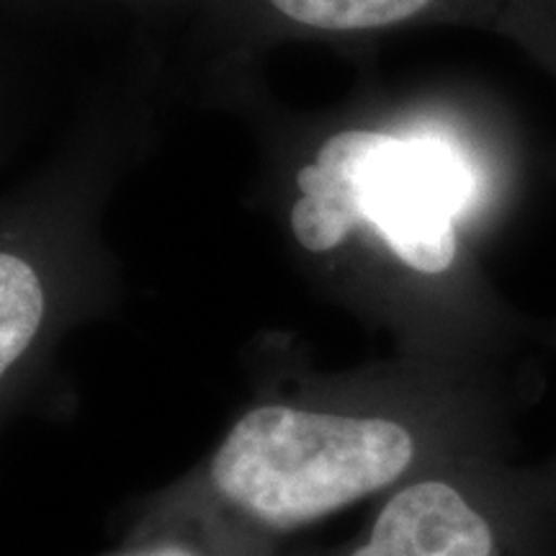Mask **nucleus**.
Instances as JSON below:
<instances>
[{"mask_svg":"<svg viewBox=\"0 0 556 556\" xmlns=\"http://www.w3.org/2000/svg\"><path fill=\"white\" fill-rule=\"evenodd\" d=\"M486 518L448 482L409 484L381 507L368 541L351 556H492Z\"/></svg>","mask_w":556,"mask_h":556,"instance_id":"obj_4","label":"nucleus"},{"mask_svg":"<svg viewBox=\"0 0 556 556\" xmlns=\"http://www.w3.org/2000/svg\"><path fill=\"white\" fill-rule=\"evenodd\" d=\"M135 556H197L189 548L184 546H157L152 548V552H144V554H135Z\"/></svg>","mask_w":556,"mask_h":556,"instance_id":"obj_7","label":"nucleus"},{"mask_svg":"<svg viewBox=\"0 0 556 556\" xmlns=\"http://www.w3.org/2000/svg\"><path fill=\"white\" fill-rule=\"evenodd\" d=\"M413 458V435L394 420L266 405L229 430L212 479L248 516L291 528L392 484Z\"/></svg>","mask_w":556,"mask_h":556,"instance_id":"obj_2","label":"nucleus"},{"mask_svg":"<svg viewBox=\"0 0 556 556\" xmlns=\"http://www.w3.org/2000/svg\"><path fill=\"white\" fill-rule=\"evenodd\" d=\"M266 165L287 184L304 253L371 238L400 268L443 278L462 263L464 232L513 189L526 150L497 106L433 93L270 122Z\"/></svg>","mask_w":556,"mask_h":556,"instance_id":"obj_1","label":"nucleus"},{"mask_svg":"<svg viewBox=\"0 0 556 556\" xmlns=\"http://www.w3.org/2000/svg\"><path fill=\"white\" fill-rule=\"evenodd\" d=\"M109 3L122 5V9L135 11V13H168V11L189 13L197 0H109Z\"/></svg>","mask_w":556,"mask_h":556,"instance_id":"obj_6","label":"nucleus"},{"mask_svg":"<svg viewBox=\"0 0 556 556\" xmlns=\"http://www.w3.org/2000/svg\"><path fill=\"white\" fill-rule=\"evenodd\" d=\"M189 13L212 67L229 73L281 41L441 26L503 39L556 80V0H197Z\"/></svg>","mask_w":556,"mask_h":556,"instance_id":"obj_3","label":"nucleus"},{"mask_svg":"<svg viewBox=\"0 0 556 556\" xmlns=\"http://www.w3.org/2000/svg\"><path fill=\"white\" fill-rule=\"evenodd\" d=\"M47 317V289L21 255L0 253V371L29 351Z\"/></svg>","mask_w":556,"mask_h":556,"instance_id":"obj_5","label":"nucleus"}]
</instances>
